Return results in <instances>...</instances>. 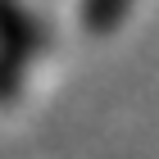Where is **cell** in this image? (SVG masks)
<instances>
[{"mask_svg":"<svg viewBox=\"0 0 159 159\" xmlns=\"http://www.w3.org/2000/svg\"><path fill=\"white\" fill-rule=\"evenodd\" d=\"M37 50H41V27H37V18H32L18 0H0V55L27 64Z\"/></svg>","mask_w":159,"mask_h":159,"instance_id":"cell-1","label":"cell"},{"mask_svg":"<svg viewBox=\"0 0 159 159\" xmlns=\"http://www.w3.org/2000/svg\"><path fill=\"white\" fill-rule=\"evenodd\" d=\"M127 9H132V0H82V23L86 32H114Z\"/></svg>","mask_w":159,"mask_h":159,"instance_id":"cell-2","label":"cell"}]
</instances>
